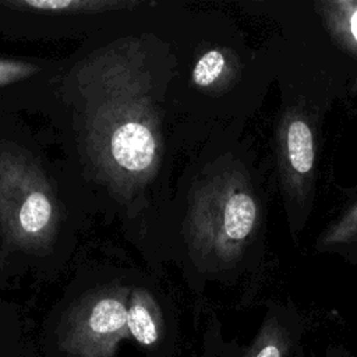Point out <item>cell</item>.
Returning a JSON list of instances; mask_svg holds the SVG:
<instances>
[{
    "instance_id": "4",
    "label": "cell",
    "mask_w": 357,
    "mask_h": 357,
    "mask_svg": "<svg viewBox=\"0 0 357 357\" xmlns=\"http://www.w3.org/2000/svg\"><path fill=\"white\" fill-rule=\"evenodd\" d=\"M255 220L254 198L222 181L198 192L190 212L188 227L198 248L226 255L251 234Z\"/></svg>"
},
{
    "instance_id": "8",
    "label": "cell",
    "mask_w": 357,
    "mask_h": 357,
    "mask_svg": "<svg viewBox=\"0 0 357 357\" xmlns=\"http://www.w3.org/2000/svg\"><path fill=\"white\" fill-rule=\"evenodd\" d=\"M287 153L291 167L300 173H308L314 165V141L308 124L293 120L287 128Z\"/></svg>"
},
{
    "instance_id": "7",
    "label": "cell",
    "mask_w": 357,
    "mask_h": 357,
    "mask_svg": "<svg viewBox=\"0 0 357 357\" xmlns=\"http://www.w3.org/2000/svg\"><path fill=\"white\" fill-rule=\"evenodd\" d=\"M47 67L25 60L0 57V105L4 100H20L17 91L32 89L35 84L50 78L45 74Z\"/></svg>"
},
{
    "instance_id": "1",
    "label": "cell",
    "mask_w": 357,
    "mask_h": 357,
    "mask_svg": "<svg viewBox=\"0 0 357 357\" xmlns=\"http://www.w3.org/2000/svg\"><path fill=\"white\" fill-rule=\"evenodd\" d=\"M121 53L100 50L78 64L77 130L95 178L114 192L135 194L162 166V109L148 71L128 67Z\"/></svg>"
},
{
    "instance_id": "3",
    "label": "cell",
    "mask_w": 357,
    "mask_h": 357,
    "mask_svg": "<svg viewBox=\"0 0 357 357\" xmlns=\"http://www.w3.org/2000/svg\"><path fill=\"white\" fill-rule=\"evenodd\" d=\"M131 289L110 286L79 298L64 315L57 343L67 357H114L130 339L127 307Z\"/></svg>"
},
{
    "instance_id": "6",
    "label": "cell",
    "mask_w": 357,
    "mask_h": 357,
    "mask_svg": "<svg viewBox=\"0 0 357 357\" xmlns=\"http://www.w3.org/2000/svg\"><path fill=\"white\" fill-rule=\"evenodd\" d=\"M131 337L141 346L156 344L163 335V314L153 296L141 287L131 289L127 307Z\"/></svg>"
},
{
    "instance_id": "5",
    "label": "cell",
    "mask_w": 357,
    "mask_h": 357,
    "mask_svg": "<svg viewBox=\"0 0 357 357\" xmlns=\"http://www.w3.org/2000/svg\"><path fill=\"white\" fill-rule=\"evenodd\" d=\"M4 6L17 11L46 17H91L95 14L127 11L141 7V3L110 0H21L8 1Z\"/></svg>"
},
{
    "instance_id": "12",
    "label": "cell",
    "mask_w": 357,
    "mask_h": 357,
    "mask_svg": "<svg viewBox=\"0 0 357 357\" xmlns=\"http://www.w3.org/2000/svg\"><path fill=\"white\" fill-rule=\"evenodd\" d=\"M356 215H357V206H356Z\"/></svg>"
},
{
    "instance_id": "9",
    "label": "cell",
    "mask_w": 357,
    "mask_h": 357,
    "mask_svg": "<svg viewBox=\"0 0 357 357\" xmlns=\"http://www.w3.org/2000/svg\"><path fill=\"white\" fill-rule=\"evenodd\" d=\"M290 350L287 333L275 322H266L244 357H286Z\"/></svg>"
},
{
    "instance_id": "2",
    "label": "cell",
    "mask_w": 357,
    "mask_h": 357,
    "mask_svg": "<svg viewBox=\"0 0 357 357\" xmlns=\"http://www.w3.org/2000/svg\"><path fill=\"white\" fill-rule=\"evenodd\" d=\"M61 226V205L33 159L0 146V234L4 245L36 252L49 247Z\"/></svg>"
},
{
    "instance_id": "10",
    "label": "cell",
    "mask_w": 357,
    "mask_h": 357,
    "mask_svg": "<svg viewBox=\"0 0 357 357\" xmlns=\"http://www.w3.org/2000/svg\"><path fill=\"white\" fill-rule=\"evenodd\" d=\"M227 70V60L223 52L209 49L195 60L191 70V82L198 89H206L215 85Z\"/></svg>"
},
{
    "instance_id": "11",
    "label": "cell",
    "mask_w": 357,
    "mask_h": 357,
    "mask_svg": "<svg viewBox=\"0 0 357 357\" xmlns=\"http://www.w3.org/2000/svg\"><path fill=\"white\" fill-rule=\"evenodd\" d=\"M351 31H353L354 38L357 39V11L354 13V15H353V18H351Z\"/></svg>"
}]
</instances>
